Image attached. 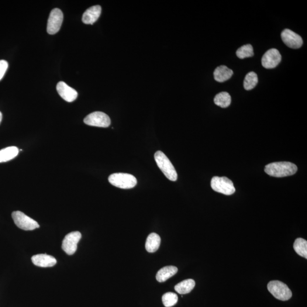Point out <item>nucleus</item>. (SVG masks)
<instances>
[{
    "label": "nucleus",
    "instance_id": "1",
    "mask_svg": "<svg viewBox=\"0 0 307 307\" xmlns=\"http://www.w3.org/2000/svg\"><path fill=\"white\" fill-rule=\"evenodd\" d=\"M298 171L296 165L289 162H274L265 166L266 173L271 177L283 178L294 175Z\"/></svg>",
    "mask_w": 307,
    "mask_h": 307
},
{
    "label": "nucleus",
    "instance_id": "2",
    "mask_svg": "<svg viewBox=\"0 0 307 307\" xmlns=\"http://www.w3.org/2000/svg\"><path fill=\"white\" fill-rule=\"evenodd\" d=\"M155 161L160 170L167 179L175 182L178 179L177 171L168 157L161 151H158L154 155Z\"/></svg>",
    "mask_w": 307,
    "mask_h": 307
},
{
    "label": "nucleus",
    "instance_id": "3",
    "mask_svg": "<svg viewBox=\"0 0 307 307\" xmlns=\"http://www.w3.org/2000/svg\"><path fill=\"white\" fill-rule=\"evenodd\" d=\"M110 184L122 189L133 188L137 184V179L133 175L126 173H115L109 176Z\"/></svg>",
    "mask_w": 307,
    "mask_h": 307
},
{
    "label": "nucleus",
    "instance_id": "4",
    "mask_svg": "<svg viewBox=\"0 0 307 307\" xmlns=\"http://www.w3.org/2000/svg\"><path fill=\"white\" fill-rule=\"evenodd\" d=\"M267 289L276 299L282 301H287L292 297V292L287 285L279 281H272L268 283Z\"/></svg>",
    "mask_w": 307,
    "mask_h": 307
},
{
    "label": "nucleus",
    "instance_id": "5",
    "mask_svg": "<svg viewBox=\"0 0 307 307\" xmlns=\"http://www.w3.org/2000/svg\"><path fill=\"white\" fill-rule=\"evenodd\" d=\"M210 184L214 191L224 195H231L236 191L233 183L226 177H213Z\"/></svg>",
    "mask_w": 307,
    "mask_h": 307
},
{
    "label": "nucleus",
    "instance_id": "6",
    "mask_svg": "<svg viewBox=\"0 0 307 307\" xmlns=\"http://www.w3.org/2000/svg\"><path fill=\"white\" fill-rule=\"evenodd\" d=\"M12 218L16 225L19 228L25 230H33L40 227V225L35 220L20 211L12 213Z\"/></svg>",
    "mask_w": 307,
    "mask_h": 307
},
{
    "label": "nucleus",
    "instance_id": "7",
    "mask_svg": "<svg viewBox=\"0 0 307 307\" xmlns=\"http://www.w3.org/2000/svg\"><path fill=\"white\" fill-rule=\"evenodd\" d=\"M84 123L89 126L107 127L110 126L111 121L106 114L102 112H95L86 117L84 119Z\"/></svg>",
    "mask_w": 307,
    "mask_h": 307
},
{
    "label": "nucleus",
    "instance_id": "8",
    "mask_svg": "<svg viewBox=\"0 0 307 307\" xmlns=\"http://www.w3.org/2000/svg\"><path fill=\"white\" fill-rule=\"evenodd\" d=\"M63 20V14L61 10L55 8L50 13L48 20L47 32L51 35L57 33L60 31Z\"/></svg>",
    "mask_w": 307,
    "mask_h": 307
},
{
    "label": "nucleus",
    "instance_id": "9",
    "mask_svg": "<svg viewBox=\"0 0 307 307\" xmlns=\"http://www.w3.org/2000/svg\"><path fill=\"white\" fill-rule=\"evenodd\" d=\"M81 238L82 234L78 231L67 234L62 243V249L68 255L74 254L77 250L78 244Z\"/></svg>",
    "mask_w": 307,
    "mask_h": 307
},
{
    "label": "nucleus",
    "instance_id": "10",
    "mask_svg": "<svg viewBox=\"0 0 307 307\" xmlns=\"http://www.w3.org/2000/svg\"><path fill=\"white\" fill-rule=\"evenodd\" d=\"M282 61V56L277 49H271L266 52L262 58V65L266 69H272L278 66Z\"/></svg>",
    "mask_w": 307,
    "mask_h": 307
},
{
    "label": "nucleus",
    "instance_id": "11",
    "mask_svg": "<svg viewBox=\"0 0 307 307\" xmlns=\"http://www.w3.org/2000/svg\"><path fill=\"white\" fill-rule=\"evenodd\" d=\"M281 38L286 45L291 49H298L302 46V37L291 30L286 29L283 31Z\"/></svg>",
    "mask_w": 307,
    "mask_h": 307
},
{
    "label": "nucleus",
    "instance_id": "12",
    "mask_svg": "<svg viewBox=\"0 0 307 307\" xmlns=\"http://www.w3.org/2000/svg\"><path fill=\"white\" fill-rule=\"evenodd\" d=\"M57 90L61 97L69 102H73L78 97L77 91L63 82H58Z\"/></svg>",
    "mask_w": 307,
    "mask_h": 307
},
{
    "label": "nucleus",
    "instance_id": "13",
    "mask_svg": "<svg viewBox=\"0 0 307 307\" xmlns=\"http://www.w3.org/2000/svg\"><path fill=\"white\" fill-rule=\"evenodd\" d=\"M102 13V8L100 5L93 6L84 13L82 21L87 25H92L97 20Z\"/></svg>",
    "mask_w": 307,
    "mask_h": 307
},
{
    "label": "nucleus",
    "instance_id": "14",
    "mask_svg": "<svg viewBox=\"0 0 307 307\" xmlns=\"http://www.w3.org/2000/svg\"><path fill=\"white\" fill-rule=\"evenodd\" d=\"M34 265L41 267H53L57 264V260L53 256L46 254L35 255L32 258Z\"/></svg>",
    "mask_w": 307,
    "mask_h": 307
},
{
    "label": "nucleus",
    "instance_id": "15",
    "mask_svg": "<svg viewBox=\"0 0 307 307\" xmlns=\"http://www.w3.org/2000/svg\"><path fill=\"white\" fill-rule=\"evenodd\" d=\"M213 75L216 81L223 82L232 78L233 71L225 65H220L215 69Z\"/></svg>",
    "mask_w": 307,
    "mask_h": 307
},
{
    "label": "nucleus",
    "instance_id": "16",
    "mask_svg": "<svg viewBox=\"0 0 307 307\" xmlns=\"http://www.w3.org/2000/svg\"><path fill=\"white\" fill-rule=\"evenodd\" d=\"M178 268L173 266H168L160 269L157 272L156 279L159 282H164L177 273Z\"/></svg>",
    "mask_w": 307,
    "mask_h": 307
},
{
    "label": "nucleus",
    "instance_id": "17",
    "mask_svg": "<svg viewBox=\"0 0 307 307\" xmlns=\"http://www.w3.org/2000/svg\"><path fill=\"white\" fill-rule=\"evenodd\" d=\"M161 237L158 234L152 233L147 237L145 244L146 250L149 253H154L160 246Z\"/></svg>",
    "mask_w": 307,
    "mask_h": 307
},
{
    "label": "nucleus",
    "instance_id": "18",
    "mask_svg": "<svg viewBox=\"0 0 307 307\" xmlns=\"http://www.w3.org/2000/svg\"><path fill=\"white\" fill-rule=\"evenodd\" d=\"M195 286V282L192 279H186L175 286V291L179 294L184 295L191 292Z\"/></svg>",
    "mask_w": 307,
    "mask_h": 307
},
{
    "label": "nucleus",
    "instance_id": "19",
    "mask_svg": "<svg viewBox=\"0 0 307 307\" xmlns=\"http://www.w3.org/2000/svg\"><path fill=\"white\" fill-rule=\"evenodd\" d=\"M19 150L15 146L6 147L0 150V163L13 160L19 154Z\"/></svg>",
    "mask_w": 307,
    "mask_h": 307
},
{
    "label": "nucleus",
    "instance_id": "20",
    "mask_svg": "<svg viewBox=\"0 0 307 307\" xmlns=\"http://www.w3.org/2000/svg\"><path fill=\"white\" fill-rule=\"evenodd\" d=\"M214 102L216 105L222 107V108H227L230 105L231 96L227 92H220L216 95L215 99H214Z\"/></svg>",
    "mask_w": 307,
    "mask_h": 307
},
{
    "label": "nucleus",
    "instance_id": "21",
    "mask_svg": "<svg viewBox=\"0 0 307 307\" xmlns=\"http://www.w3.org/2000/svg\"><path fill=\"white\" fill-rule=\"evenodd\" d=\"M294 249L295 252L300 256L307 258V241L302 238H298L295 241Z\"/></svg>",
    "mask_w": 307,
    "mask_h": 307
},
{
    "label": "nucleus",
    "instance_id": "22",
    "mask_svg": "<svg viewBox=\"0 0 307 307\" xmlns=\"http://www.w3.org/2000/svg\"><path fill=\"white\" fill-rule=\"evenodd\" d=\"M258 78L256 73L254 72H250L248 73L245 78L244 82V88L247 91L251 90L254 88L256 87V86L258 84Z\"/></svg>",
    "mask_w": 307,
    "mask_h": 307
},
{
    "label": "nucleus",
    "instance_id": "23",
    "mask_svg": "<svg viewBox=\"0 0 307 307\" xmlns=\"http://www.w3.org/2000/svg\"><path fill=\"white\" fill-rule=\"evenodd\" d=\"M236 55L237 57L241 59V60L253 57L254 55L253 47L250 44L244 45L237 50Z\"/></svg>",
    "mask_w": 307,
    "mask_h": 307
},
{
    "label": "nucleus",
    "instance_id": "24",
    "mask_svg": "<svg viewBox=\"0 0 307 307\" xmlns=\"http://www.w3.org/2000/svg\"><path fill=\"white\" fill-rule=\"evenodd\" d=\"M178 301V295L173 292L165 293L162 296V302L165 307H171L177 304Z\"/></svg>",
    "mask_w": 307,
    "mask_h": 307
},
{
    "label": "nucleus",
    "instance_id": "25",
    "mask_svg": "<svg viewBox=\"0 0 307 307\" xmlns=\"http://www.w3.org/2000/svg\"><path fill=\"white\" fill-rule=\"evenodd\" d=\"M8 68V63L5 60H0V81L3 78Z\"/></svg>",
    "mask_w": 307,
    "mask_h": 307
},
{
    "label": "nucleus",
    "instance_id": "26",
    "mask_svg": "<svg viewBox=\"0 0 307 307\" xmlns=\"http://www.w3.org/2000/svg\"><path fill=\"white\" fill-rule=\"evenodd\" d=\"M2 120V114L0 112V123H1Z\"/></svg>",
    "mask_w": 307,
    "mask_h": 307
}]
</instances>
